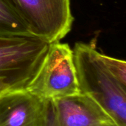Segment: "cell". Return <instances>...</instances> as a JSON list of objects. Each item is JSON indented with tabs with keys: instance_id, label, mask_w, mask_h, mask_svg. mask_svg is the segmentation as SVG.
I'll return each instance as SVG.
<instances>
[{
	"instance_id": "6da1fadb",
	"label": "cell",
	"mask_w": 126,
	"mask_h": 126,
	"mask_svg": "<svg viewBox=\"0 0 126 126\" xmlns=\"http://www.w3.org/2000/svg\"><path fill=\"white\" fill-rule=\"evenodd\" d=\"M73 50L80 93L97 102L117 126H126V86L108 71L90 44L76 43Z\"/></svg>"
},
{
	"instance_id": "7a4b0ae2",
	"label": "cell",
	"mask_w": 126,
	"mask_h": 126,
	"mask_svg": "<svg viewBox=\"0 0 126 126\" xmlns=\"http://www.w3.org/2000/svg\"><path fill=\"white\" fill-rule=\"evenodd\" d=\"M25 89L47 101L80 94L70 46L61 41L50 43L38 69Z\"/></svg>"
},
{
	"instance_id": "3957f363",
	"label": "cell",
	"mask_w": 126,
	"mask_h": 126,
	"mask_svg": "<svg viewBox=\"0 0 126 126\" xmlns=\"http://www.w3.org/2000/svg\"><path fill=\"white\" fill-rule=\"evenodd\" d=\"M30 32L48 43L61 41L72 30L70 0H4Z\"/></svg>"
},
{
	"instance_id": "277c9868",
	"label": "cell",
	"mask_w": 126,
	"mask_h": 126,
	"mask_svg": "<svg viewBox=\"0 0 126 126\" xmlns=\"http://www.w3.org/2000/svg\"><path fill=\"white\" fill-rule=\"evenodd\" d=\"M49 43L32 34H0V78L25 88L38 69Z\"/></svg>"
},
{
	"instance_id": "5b68a950",
	"label": "cell",
	"mask_w": 126,
	"mask_h": 126,
	"mask_svg": "<svg viewBox=\"0 0 126 126\" xmlns=\"http://www.w3.org/2000/svg\"><path fill=\"white\" fill-rule=\"evenodd\" d=\"M114 126L108 113L85 94L48 101L47 126Z\"/></svg>"
},
{
	"instance_id": "8992f818",
	"label": "cell",
	"mask_w": 126,
	"mask_h": 126,
	"mask_svg": "<svg viewBox=\"0 0 126 126\" xmlns=\"http://www.w3.org/2000/svg\"><path fill=\"white\" fill-rule=\"evenodd\" d=\"M48 101L25 88L0 92V126H47Z\"/></svg>"
},
{
	"instance_id": "52a82bcc",
	"label": "cell",
	"mask_w": 126,
	"mask_h": 126,
	"mask_svg": "<svg viewBox=\"0 0 126 126\" xmlns=\"http://www.w3.org/2000/svg\"><path fill=\"white\" fill-rule=\"evenodd\" d=\"M0 34H31L4 0H0Z\"/></svg>"
},
{
	"instance_id": "ba28073f",
	"label": "cell",
	"mask_w": 126,
	"mask_h": 126,
	"mask_svg": "<svg viewBox=\"0 0 126 126\" xmlns=\"http://www.w3.org/2000/svg\"><path fill=\"white\" fill-rule=\"evenodd\" d=\"M100 58L110 74L122 85L126 86V63L100 52Z\"/></svg>"
},
{
	"instance_id": "9c48e42d",
	"label": "cell",
	"mask_w": 126,
	"mask_h": 126,
	"mask_svg": "<svg viewBox=\"0 0 126 126\" xmlns=\"http://www.w3.org/2000/svg\"><path fill=\"white\" fill-rule=\"evenodd\" d=\"M10 89H18V88L15 87L13 84H11L7 80L0 78V92Z\"/></svg>"
},
{
	"instance_id": "30bf717a",
	"label": "cell",
	"mask_w": 126,
	"mask_h": 126,
	"mask_svg": "<svg viewBox=\"0 0 126 126\" xmlns=\"http://www.w3.org/2000/svg\"></svg>"
}]
</instances>
